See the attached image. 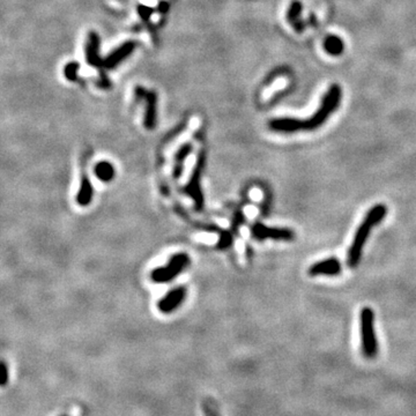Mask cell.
<instances>
[{"mask_svg": "<svg viewBox=\"0 0 416 416\" xmlns=\"http://www.w3.org/2000/svg\"><path fill=\"white\" fill-rule=\"evenodd\" d=\"M341 88L338 84L331 86L325 96L322 97L319 109L308 120H295V118H277L270 122V127L273 131L282 133H294L299 131H313L320 127L335 110L339 108L341 101Z\"/></svg>", "mask_w": 416, "mask_h": 416, "instance_id": "6da1fadb", "label": "cell"}, {"mask_svg": "<svg viewBox=\"0 0 416 416\" xmlns=\"http://www.w3.org/2000/svg\"><path fill=\"white\" fill-rule=\"evenodd\" d=\"M386 214H388V208L384 203H377L371 210H369L366 218L356 230L353 243L348 250L347 264L350 269H355V267L359 266L361 258H362L363 248L367 243L369 235H370L373 227H376L377 224H379L384 220Z\"/></svg>", "mask_w": 416, "mask_h": 416, "instance_id": "7a4b0ae2", "label": "cell"}, {"mask_svg": "<svg viewBox=\"0 0 416 416\" xmlns=\"http://www.w3.org/2000/svg\"><path fill=\"white\" fill-rule=\"evenodd\" d=\"M361 349L366 359L372 360L378 354V341L375 332V313L370 308H363L360 315Z\"/></svg>", "mask_w": 416, "mask_h": 416, "instance_id": "3957f363", "label": "cell"}, {"mask_svg": "<svg viewBox=\"0 0 416 416\" xmlns=\"http://www.w3.org/2000/svg\"><path fill=\"white\" fill-rule=\"evenodd\" d=\"M190 264V258L185 253H178L172 256L169 264L164 267H160L152 272V280L158 283L169 282L181 274Z\"/></svg>", "mask_w": 416, "mask_h": 416, "instance_id": "277c9868", "label": "cell"}, {"mask_svg": "<svg viewBox=\"0 0 416 416\" xmlns=\"http://www.w3.org/2000/svg\"><path fill=\"white\" fill-rule=\"evenodd\" d=\"M203 165H205V156L201 154L197 161L192 177H191L190 182L184 189V192L193 199L194 207H196L197 211H201L203 208V194L201 190V173L203 170Z\"/></svg>", "mask_w": 416, "mask_h": 416, "instance_id": "5b68a950", "label": "cell"}, {"mask_svg": "<svg viewBox=\"0 0 416 416\" xmlns=\"http://www.w3.org/2000/svg\"><path fill=\"white\" fill-rule=\"evenodd\" d=\"M251 233L254 239L259 241L262 240H275L290 242L295 239V233L291 229L287 228H271L266 227L262 223H254L251 228Z\"/></svg>", "mask_w": 416, "mask_h": 416, "instance_id": "8992f818", "label": "cell"}, {"mask_svg": "<svg viewBox=\"0 0 416 416\" xmlns=\"http://www.w3.org/2000/svg\"><path fill=\"white\" fill-rule=\"evenodd\" d=\"M134 94L137 99L146 101L145 126L147 129H153L156 123V101H158V96L154 92L146 91L145 88L140 86L135 88Z\"/></svg>", "mask_w": 416, "mask_h": 416, "instance_id": "52a82bcc", "label": "cell"}, {"mask_svg": "<svg viewBox=\"0 0 416 416\" xmlns=\"http://www.w3.org/2000/svg\"><path fill=\"white\" fill-rule=\"evenodd\" d=\"M342 272L341 262L337 258H329L326 260L318 261L316 264L311 265L309 269V274L312 277L317 275H330V277H335Z\"/></svg>", "mask_w": 416, "mask_h": 416, "instance_id": "ba28073f", "label": "cell"}, {"mask_svg": "<svg viewBox=\"0 0 416 416\" xmlns=\"http://www.w3.org/2000/svg\"><path fill=\"white\" fill-rule=\"evenodd\" d=\"M185 296L186 289L183 287L171 290L159 302L160 311H162L163 313L172 312L173 310H176L182 304V302L185 300Z\"/></svg>", "mask_w": 416, "mask_h": 416, "instance_id": "9c48e42d", "label": "cell"}, {"mask_svg": "<svg viewBox=\"0 0 416 416\" xmlns=\"http://www.w3.org/2000/svg\"><path fill=\"white\" fill-rule=\"evenodd\" d=\"M135 48V44L133 42H127L124 45H122L121 48H118L117 50H114L113 52L110 54V56L105 59L104 64L107 67H114L118 63H121L122 61L133 52V50Z\"/></svg>", "mask_w": 416, "mask_h": 416, "instance_id": "30bf717a", "label": "cell"}, {"mask_svg": "<svg viewBox=\"0 0 416 416\" xmlns=\"http://www.w3.org/2000/svg\"><path fill=\"white\" fill-rule=\"evenodd\" d=\"M191 152H192V146H191L190 143H186V145L182 146L176 153L175 167H173V177H175L176 180L182 176V172H183L184 168V161L188 159Z\"/></svg>", "mask_w": 416, "mask_h": 416, "instance_id": "8fae6325", "label": "cell"}, {"mask_svg": "<svg viewBox=\"0 0 416 416\" xmlns=\"http://www.w3.org/2000/svg\"><path fill=\"white\" fill-rule=\"evenodd\" d=\"M301 12H302V5H301L300 2H294L289 7V11H288V21H289L290 24L294 27L295 31L297 33H302L304 29V23L300 20Z\"/></svg>", "mask_w": 416, "mask_h": 416, "instance_id": "7c38bea8", "label": "cell"}, {"mask_svg": "<svg viewBox=\"0 0 416 416\" xmlns=\"http://www.w3.org/2000/svg\"><path fill=\"white\" fill-rule=\"evenodd\" d=\"M324 48L331 56H340L345 50V43L339 36L330 35L324 42Z\"/></svg>", "mask_w": 416, "mask_h": 416, "instance_id": "4fadbf2b", "label": "cell"}, {"mask_svg": "<svg viewBox=\"0 0 416 416\" xmlns=\"http://www.w3.org/2000/svg\"><path fill=\"white\" fill-rule=\"evenodd\" d=\"M93 198V188L91 183H89L88 178L84 175L81 182V188H80L79 194H78V201L80 205L87 206L89 202H91Z\"/></svg>", "mask_w": 416, "mask_h": 416, "instance_id": "5bb4252c", "label": "cell"}, {"mask_svg": "<svg viewBox=\"0 0 416 416\" xmlns=\"http://www.w3.org/2000/svg\"><path fill=\"white\" fill-rule=\"evenodd\" d=\"M96 176L103 182H110L114 177V169L109 162H101L95 168Z\"/></svg>", "mask_w": 416, "mask_h": 416, "instance_id": "9a60e30c", "label": "cell"}, {"mask_svg": "<svg viewBox=\"0 0 416 416\" xmlns=\"http://www.w3.org/2000/svg\"><path fill=\"white\" fill-rule=\"evenodd\" d=\"M97 50H99V38L95 34L91 35V42L88 44V61L91 62L93 65H96L99 63V58H97Z\"/></svg>", "mask_w": 416, "mask_h": 416, "instance_id": "2e32d148", "label": "cell"}, {"mask_svg": "<svg viewBox=\"0 0 416 416\" xmlns=\"http://www.w3.org/2000/svg\"><path fill=\"white\" fill-rule=\"evenodd\" d=\"M202 410L205 416H220L218 406L212 399H206L202 401Z\"/></svg>", "mask_w": 416, "mask_h": 416, "instance_id": "e0dca14e", "label": "cell"}, {"mask_svg": "<svg viewBox=\"0 0 416 416\" xmlns=\"http://www.w3.org/2000/svg\"><path fill=\"white\" fill-rule=\"evenodd\" d=\"M232 243V236L230 232L228 231H223L221 233V239L219 242V248L220 249H226L228 246H230V244Z\"/></svg>", "mask_w": 416, "mask_h": 416, "instance_id": "ac0fdd59", "label": "cell"}, {"mask_svg": "<svg viewBox=\"0 0 416 416\" xmlns=\"http://www.w3.org/2000/svg\"><path fill=\"white\" fill-rule=\"evenodd\" d=\"M139 14L141 15V18L143 20H147V19H150V16L152 14V11H151V8L140 6L139 7Z\"/></svg>", "mask_w": 416, "mask_h": 416, "instance_id": "d6986e66", "label": "cell"}, {"mask_svg": "<svg viewBox=\"0 0 416 416\" xmlns=\"http://www.w3.org/2000/svg\"><path fill=\"white\" fill-rule=\"evenodd\" d=\"M7 381V369L5 366L0 364V385H4Z\"/></svg>", "mask_w": 416, "mask_h": 416, "instance_id": "ffe728a7", "label": "cell"}, {"mask_svg": "<svg viewBox=\"0 0 416 416\" xmlns=\"http://www.w3.org/2000/svg\"><path fill=\"white\" fill-rule=\"evenodd\" d=\"M168 7H169V5L167 3H161L160 4V10L162 11V12H167L168 11Z\"/></svg>", "mask_w": 416, "mask_h": 416, "instance_id": "44dd1931", "label": "cell"}]
</instances>
